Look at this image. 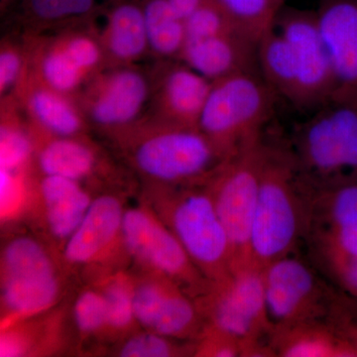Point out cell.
Listing matches in <instances>:
<instances>
[{
    "instance_id": "cell-3",
    "label": "cell",
    "mask_w": 357,
    "mask_h": 357,
    "mask_svg": "<svg viewBox=\"0 0 357 357\" xmlns=\"http://www.w3.org/2000/svg\"><path fill=\"white\" fill-rule=\"evenodd\" d=\"M206 180L153 185L164 201V220L194 264L211 283L231 273L234 255Z\"/></svg>"
},
{
    "instance_id": "cell-36",
    "label": "cell",
    "mask_w": 357,
    "mask_h": 357,
    "mask_svg": "<svg viewBox=\"0 0 357 357\" xmlns=\"http://www.w3.org/2000/svg\"><path fill=\"white\" fill-rule=\"evenodd\" d=\"M25 351V345L20 337L6 335L1 340V356H20Z\"/></svg>"
},
{
    "instance_id": "cell-27",
    "label": "cell",
    "mask_w": 357,
    "mask_h": 357,
    "mask_svg": "<svg viewBox=\"0 0 357 357\" xmlns=\"http://www.w3.org/2000/svg\"><path fill=\"white\" fill-rule=\"evenodd\" d=\"M237 27L251 39L260 40L273 29L283 0H215Z\"/></svg>"
},
{
    "instance_id": "cell-12",
    "label": "cell",
    "mask_w": 357,
    "mask_h": 357,
    "mask_svg": "<svg viewBox=\"0 0 357 357\" xmlns=\"http://www.w3.org/2000/svg\"><path fill=\"white\" fill-rule=\"evenodd\" d=\"M2 301L11 314H36L57 299L60 286L55 266L36 239L18 236L9 241L2 256Z\"/></svg>"
},
{
    "instance_id": "cell-19",
    "label": "cell",
    "mask_w": 357,
    "mask_h": 357,
    "mask_svg": "<svg viewBox=\"0 0 357 357\" xmlns=\"http://www.w3.org/2000/svg\"><path fill=\"white\" fill-rule=\"evenodd\" d=\"M257 42L241 30L185 41L178 60L213 82L237 73L256 70Z\"/></svg>"
},
{
    "instance_id": "cell-10",
    "label": "cell",
    "mask_w": 357,
    "mask_h": 357,
    "mask_svg": "<svg viewBox=\"0 0 357 357\" xmlns=\"http://www.w3.org/2000/svg\"><path fill=\"white\" fill-rule=\"evenodd\" d=\"M263 276L273 332L304 321L344 318L318 275L293 255L263 268Z\"/></svg>"
},
{
    "instance_id": "cell-31",
    "label": "cell",
    "mask_w": 357,
    "mask_h": 357,
    "mask_svg": "<svg viewBox=\"0 0 357 357\" xmlns=\"http://www.w3.org/2000/svg\"><path fill=\"white\" fill-rule=\"evenodd\" d=\"M195 354L198 356L248 357V349L238 338L206 324Z\"/></svg>"
},
{
    "instance_id": "cell-18",
    "label": "cell",
    "mask_w": 357,
    "mask_h": 357,
    "mask_svg": "<svg viewBox=\"0 0 357 357\" xmlns=\"http://www.w3.org/2000/svg\"><path fill=\"white\" fill-rule=\"evenodd\" d=\"M13 96L37 132L66 137L91 131L77 96L47 86L28 70Z\"/></svg>"
},
{
    "instance_id": "cell-34",
    "label": "cell",
    "mask_w": 357,
    "mask_h": 357,
    "mask_svg": "<svg viewBox=\"0 0 357 357\" xmlns=\"http://www.w3.org/2000/svg\"><path fill=\"white\" fill-rule=\"evenodd\" d=\"M20 197V185L14 178V172L1 169V211L7 213L13 211Z\"/></svg>"
},
{
    "instance_id": "cell-25",
    "label": "cell",
    "mask_w": 357,
    "mask_h": 357,
    "mask_svg": "<svg viewBox=\"0 0 357 357\" xmlns=\"http://www.w3.org/2000/svg\"><path fill=\"white\" fill-rule=\"evenodd\" d=\"M258 66L262 77L275 93L295 103L298 96V72L292 47L276 27L258 45Z\"/></svg>"
},
{
    "instance_id": "cell-33",
    "label": "cell",
    "mask_w": 357,
    "mask_h": 357,
    "mask_svg": "<svg viewBox=\"0 0 357 357\" xmlns=\"http://www.w3.org/2000/svg\"><path fill=\"white\" fill-rule=\"evenodd\" d=\"M169 337L148 331L129 338L119 349L123 357H167L180 356L183 351L173 344Z\"/></svg>"
},
{
    "instance_id": "cell-29",
    "label": "cell",
    "mask_w": 357,
    "mask_h": 357,
    "mask_svg": "<svg viewBox=\"0 0 357 357\" xmlns=\"http://www.w3.org/2000/svg\"><path fill=\"white\" fill-rule=\"evenodd\" d=\"M185 41L204 38L230 30H241L215 0H206L185 20Z\"/></svg>"
},
{
    "instance_id": "cell-24",
    "label": "cell",
    "mask_w": 357,
    "mask_h": 357,
    "mask_svg": "<svg viewBox=\"0 0 357 357\" xmlns=\"http://www.w3.org/2000/svg\"><path fill=\"white\" fill-rule=\"evenodd\" d=\"M109 0H20L22 32H43L93 17Z\"/></svg>"
},
{
    "instance_id": "cell-14",
    "label": "cell",
    "mask_w": 357,
    "mask_h": 357,
    "mask_svg": "<svg viewBox=\"0 0 357 357\" xmlns=\"http://www.w3.org/2000/svg\"><path fill=\"white\" fill-rule=\"evenodd\" d=\"M148 70L146 115L168 123L199 128L211 82L180 60H153Z\"/></svg>"
},
{
    "instance_id": "cell-4",
    "label": "cell",
    "mask_w": 357,
    "mask_h": 357,
    "mask_svg": "<svg viewBox=\"0 0 357 357\" xmlns=\"http://www.w3.org/2000/svg\"><path fill=\"white\" fill-rule=\"evenodd\" d=\"M274 89L256 70L211 82L199 128L227 157L261 136L275 102Z\"/></svg>"
},
{
    "instance_id": "cell-2",
    "label": "cell",
    "mask_w": 357,
    "mask_h": 357,
    "mask_svg": "<svg viewBox=\"0 0 357 357\" xmlns=\"http://www.w3.org/2000/svg\"><path fill=\"white\" fill-rule=\"evenodd\" d=\"M307 202L292 152L268 146L250 236L251 259L264 268L304 241Z\"/></svg>"
},
{
    "instance_id": "cell-15",
    "label": "cell",
    "mask_w": 357,
    "mask_h": 357,
    "mask_svg": "<svg viewBox=\"0 0 357 357\" xmlns=\"http://www.w3.org/2000/svg\"><path fill=\"white\" fill-rule=\"evenodd\" d=\"M133 304L136 321L164 337H199L206 325L196 301L170 280L140 283Z\"/></svg>"
},
{
    "instance_id": "cell-6",
    "label": "cell",
    "mask_w": 357,
    "mask_h": 357,
    "mask_svg": "<svg viewBox=\"0 0 357 357\" xmlns=\"http://www.w3.org/2000/svg\"><path fill=\"white\" fill-rule=\"evenodd\" d=\"M28 70L40 82L77 96L89 79L107 67L93 20L43 32H22Z\"/></svg>"
},
{
    "instance_id": "cell-16",
    "label": "cell",
    "mask_w": 357,
    "mask_h": 357,
    "mask_svg": "<svg viewBox=\"0 0 357 357\" xmlns=\"http://www.w3.org/2000/svg\"><path fill=\"white\" fill-rule=\"evenodd\" d=\"M316 16L337 82L333 100H357V0H324Z\"/></svg>"
},
{
    "instance_id": "cell-20",
    "label": "cell",
    "mask_w": 357,
    "mask_h": 357,
    "mask_svg": "<svg viewBox=\"0 0 357 357\" xmlns=\"http://www.w3.org/2000/svg\"><path fill=\"white\" fill-rule=\"evenodd\" d=\"M275 356L356 357L357 330L344 319H319L274 331Z\"/></svg>"
},
{
    "instance_id": "cell-22",
    "label": "cell",
    "mask_w": 357,
    "mask_h": 357,
    "mask_svg": "<svg viewBox=\"0 0 357 357\" xmlns=\"http://www.w3.org/2000/svg\"><path fill=\"white\" fill-rule=\"evenodd\" d=\"M124 213L119 199L112 195L93 199L83 220L67 239L66 259L84 264L98 257L121 234Z\"/></svg>"
},
{
    "instance_id": "cell-32",
    "label": "cell",
    "mask_w": 357,
    "mask_h": 357,
    "mask_svg": "<svg viewBox=\"0 0 357 357\" xmlns=\"http://www.w3.org/2000/svg\"><path fill=\"white\" fill-rule=\"evenodd\" d=\"M77 328L84 333L98 332L107 326V307L102 293L86 291L79 295L74 307Z\"/></svg>"
},
{
    "instance_id": "cell-1",
    "label": "cell",
    "mask_w": 357,
    "mask_h": 357,
    "mask_svg": "<svg viewBox=\"0 0 357 357\" xmlns=\"http://www.w3.org/2000/svg\"><path fill=\"white\" fill-rule=\"evenodd\" d=\"M110 141L131 168L152 185L201 182L227 158L199 128L148 115Z\"/></svg>"
},
{
    "instance_id": "cell-11",
    "label": "cell",
    "mask_w": 357,
    "mask_h": 357,
    "mask_svg": "<svg viewBox=\"0 0 357 357\" xmlns=\"http://www.w3.org/2000/svg\"><path fill=\"white\" fill-rule=\"evenodd\" d=\"M121 236L134 256L172 281L192 299L210 290L211 282L194 264L172 230L149 211L142 208L126 211Z\"/></svg>"
},
{
    "instance_id": "cell-9",
    "label": "cell",
    "mask_w": 357,
    "mask_h": 357,
    "mask_svg": "<svg viewBox=\"0 0 357 357\" xmlns=\"http://www.w3.org/2000/svg\"><path fill=\"white\" fill-rule=\"evenodd\" d=\"M150 76L142 65L107 67L77 95L89 129L112 140L147 114Z\"/></svg>"
},
{
    "instance_id": "cell-8",
    "label": "cell",
    "mask_w": 357,
    "mask_h": 357,
    "mask_svg": "<svg viewBox=\"0 0 357 357\" xmlns=\"http://www.w3.org/2000/svg\"><path fill=\"white\" fill-rule=\"evenodd\" d=\"M296 133L301 174L324 180L357 174V100H332Z\"/></svg>"
},
{
    "instance_id": "cell-7",
    "label": "cell",
    "mask_w": 357,
    "mask_h": 357,
    "mask_svg": "<svg viewBox=\"0 0 357 357\" xmlns=\"http://www.w3.org/2000/svg\"><path fill=\"white\" fill-rule=\"evenodd\" d=\"M267 150L261 136L249 141L227 157L206 180L231 244L234 268L253 263L251 229Z\"/></svg>"
},
{
    "instance_id": "cell-23",
    "label": "cell",
    "mask_w": 357,
    "mask_h": 357,
    "mask_svg": "<svg viewBox=\"0 0 357 357\" xmlns=\"http://www.w3.org/2000/svg\"><path fill=\"white\" fill-rule=\"evenodd\" d=\"M39 191L51 234L67 241L83 220L93 199L81 182L58 176L41 175Z\"/></svg>"
},
{
    "instance_id": "cell-26",
    "label": "cell",
    "mask_w": 357,
    "mask_h": 357,
    "mask_svg": "<svg viewBox=\"0 0 357 357\" xmlns=\"http://www.w3.org/2000/svg\"><path fill=\"white\" fill-rule=\"evenodd\" d=\"M151 59L178 60L185 42V21L168 0H140Z\"/></svg>"
},
{
    "instance_id": "cell-30",
    "label": "cell",
    "mask_w": 357,
    "mask_h": 357,
    "mask_svg": "<svg viewBox=\"0 0 357 357\" xmlns=\"http://www.w3.org/2000/svg\"><path fill=\"white\" fill-rule=\"evenodd\" d=\"M102 294L107 307V326L114 330H123L136 321L133 289L128 282H110Z\"/></svg>"
},
{
    "instance_id": "cell-28",
    "label": "cell",
    "mask_w": 357,
    "mask_h": 357,
    "mask_svg": "<svg viewBox=\"0 0 357 357\" xmlns=\"http://www.w3.org/2000/svg\"><path fill=\"white\" fill-rule=\"evenodd\" d=\"M28 68L23 33L6 35L0 42V98L13 96Z\"/></svg>"
},
{
    "instance_id": "cell-13",
    "label": "cell",
    "mask_w": 357,
    "mask_h": 357,
    "mask_svg": "<svg viewBox=\"0 0 357 357\" xmlns=\"http://www.w3.org/2000/svg\"><path fill=\"white\" fill-rule=\"evenodd\" d=\"M274 26L292 47L298 72L296 105L307 107L332 100L337 82L316 14L298 10L279 13Z\"/></svg>"
},
{
    "instance_id": "cell-17",
    "label": "cell",
    "mask_w": 357,
    "mask_h": 357,
    "mask_svg": "<svg viewBox=\"0 0 357 357\" xmlns=\"http://www.w3.org/2000/svg\"><path fill=\"white\" fill-rule=\"evenodd\" d=\"M91 20L107 67L140 65L151 58L140 0H109Z\"/></svg>"
},
{
    "instance_id": "cell-35",
    "label": "cell",
    "mask_w": 357,
    "mask_h": 357,
    "mask_svg": "<svg viewBox=\"0 0 357 357\" xmlns=\"http://www.w3.org/2000/svg\"><path fill=\"white\" fill-rule=\"evenodd\" d=\"M174 10L185 21L206 0H168Z\"/></svg>"
},
{
    "instance_id": "cell-21",
    "label": "cell",
    "mask_w": 357,
    "mask_h": 357,
    "mask_svg": "<svg viewBox=\"0 0 357 357\" xmlns=\"http://www.w3.org/2000/svg\"><path fill=\"white\" fill-rule=\"evenodd\" d=\"M31 132L33 156L41 175L58 176L82 183L109 168L105 154L89 139V134L56 137L32 128Z\"/></svg>"
},
{
    "instance_id": "cell-5",
    "label": "cell",
    "mask_w": 357,
    "mask_h": 357,
    "mask_svg": "<svg viewBox=\"0 0 357 357\" xmlns=\"http://www.w3.org/2000/svg\"><path fill=\"white\" fill-rule=\"evenodd\" d=\"M206 323L229 333L245 344L248 357L275 356L271 340L273 326L268 314L263 268L255 263L241 265L210 290L197 298Z\"/></svg>"
},
{
    "instance_id": "cell-37",
    "label": "cell",
    "mask_w": 357,
    "mask_h": 357,
    "mask_svg": "<svg viewBox=\"0 0 357 357\" xmlns=\"http://www.w3.org/2000/svg\"><path fill=\"white\" fill-rule=\"evenodd\" d=\"M20 0H0V13L1 16L6 15L7 13H10L13 6H17Z\"/></svg>"
}]
</instances>
